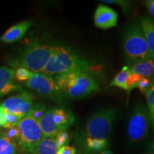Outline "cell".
I'll use <instances>...</instances> for the list:
<instances>
[{
	"label": "cell",
	"instance_id": "21",
	"mask_svg": "<svg viewBox=\"0 0 154 154\" xmlns=\"http://www.w3.org/2000/svg\"><path fill=\"white\" fill-rule=\"evenodd\" d=\"M4 135L8 139L11 140L13 143L19 145L21 140V131L18 126L11 127L9 128H5V130L2 131Z\"/></svg>",
	"mask_w": 154,
	"mask_h": 154
},
{
	"label": "cell",
	"instance_id": "28",
	"mask_svg": "<svg viewBox=\"0 0 154 154\" xmlns=\"http://www.w3.org/2000/svg\"><path fill=\"white\" fill-rule=\"evenodd\" d=\"M153 83V81L150 80L149 79L142 77L139 80V82L137 83V84H136V88H138L140 92H142V93H143L146 95V94L149 91V90L151 88Z\"/></svg>",
	"mask_w": 154,
	"mask_h": 154
},
{
	"label": "cell",
	"instance_id": "31",
	"mask_svg": "<svg viewBox=\"0 0 154 154\" xmlns=\"http://www.w3.org/2000/svg\"><path fill=\"white\" fill-rule=\"evenodd\" d=\"M145 5L150 14L154 17V0H148L145 2Z\"/></svg>",
	"mask_w": 154,
	"mask_h": 154
},
{
	"label": "cell",
	"instance_id": "15",
	"mask_svg": "<svg viewBox=\"0 0 154 154\" xmlns=\"http://www.w3.org/2000/svg\"><path fill=\"white\" fill-rule=\"evenodd\" d=\"M128 66L131 73L154 82V59H150L149 60L134 63L128 65Z\"/></svg>",
	"mask_w": 154,
	"mask_h": 154
},
{
	"label": "cell",
	"instance_id": "1",
	"mask_svg": "<svg viewBox=\"0 0 154 154\" xmlns=\"http://www.w3.org/2000/svg\"><path fill=\"white\" fill-rule=\"evenodd\" d=\"M116 118L113 108L96 111L77 129L74 137L76 154H100L106 151L109 138Z\"/></svg>",
	"mask_w": 154,
	"mask_h": 154
},
{
	"label": "cell",
	"instance_id": "4",
	"mask_svg": "<svg viewBox=\"0 0 154 154\" xmlns=\"http://www.w3.org/2000/svg\"><path fill=\"white\" fill-rule=\"evenodd\" d=\"M53 47L39 39H32L12 60L11 65L17 69L25 68L33 73H43L51 57Z\"/></svg>",
	"mask_w": 154,
	"mask_h": 154
},
{
	"label": "cell",
	"instance_id": "19",
	"mask_svg": "<svg viewBox=\"0 0 154 154\" xmlns=\"http://www.w3.org/2000/svg\"><path fill=\"white\" fill-rule=\"evenodd\" d=\"M131 73V72L129 67L128 66H124L119 73L116 74L109 86H116V87L121 88L125 91H127V80H128Z\"/></svg>",
	"mask_w": 154,
	"mask_h": 154
},
{
	"label": "cell",
	"instance_id": "35",
	"mask_svg": "<svg viewBox=\"0 0 154 154\" xmlns=\"http://www.w3.org/2000/svg\"><path fill=\"white\" fill-rule=\"evenodd\" d=\"M153 150H154V143H153Z\"/></svg>",
	"mask_w": 154,
	"mask_h": 154
},
{
	"label": "cell",
	"instance_id": "27",
	"mask_svg": "<svg viewBox=\"0 0 154 154\" xmlns=\"http://www.w3.org/2000/svg\"><path fill=\"white\" fill-rule=\"evenodd\" d=\"M102 3L106 4H113V5H117L120 6L123 11L126 13L127 11H129L131 8V2L128 1H124V0H102L101 1Z\"/></svg>",
	"mask_w": 154,
	"mask_h": 154
},
{
	"label": "cell",
	"instance_id": "12",
	"mask_svg": "<svg viewBox=\"0 0 154 154\" xmlns=\"http://www.w3.org/2000/svg\"><path fill=\"white\" fill-rule=\"evenodd\" d=\"M32 22L26 20L17 23L6 31V32L0 37V41L5 44H11L21 39L32 26Z\"/></svg>",
	"mask_w": 154,
	"mask_h": 154
},
{
	"label": "cell",
	"instance_id": "5",
	"mask_svg": "<svg viewBox=\"0 0 154 154\" xmlns=\"http://www.w3.org/2000/svg\"><path fill=\"white\" fill-rule=\"evenodd\" d=\"M123 50L128 65L151 59L145 36L137 24L131 25L125 32Z\"/></svg>",
	"mask_w": 154,
	"mask_h": 154
},
{
	"label": "cell",
	"instance_id": "8",
	"mask_svg": "<svg viewBox=\"0 0 154 154\" xmlns=\"http://www.w3.org/2000/svg\"><path fill=\"white\" fill-rule=\"evenodd\" d=\"M150 113L143 105L136 106L128 119L127 135L134 143H138L145 139L149 128Z\"/></svg>",
	"mask_w": 154,
	"mask_h": 154
},
{
	"label": "cell",
	"instance_id": "14",
	"mask_svg": "<svg viewBox=\"0 0 154 154\" xmlns=\"http://www.w3.org/2000/svg\"><path fill=\"white\" fill-rule=\"evenodd\" d=\"M55 107L50 108L39 121L42 131L45 138H55L59 134V130L54 119V113Z\"/></svg>",
	"mask_w": 154,
	"mask_h": 154
},
{
	"label": "cell",
	"instance_id": "20",
	"mask_svg": "<svg viewBox=\"0 0 154 154\" xmlns=\"http://www.w3.org/2000/svg\"><path fill=\"white\" fill-rule=\"evenodd\" d=\"M48 109L46 107V106L43 103H35L32 106V109L29 111V112L26 116L30 117V118L34 119L39 122L43 118L44 116L47 113Z\"/></svg>",
	"mask_w": 154,
	"mask_h": 154
},
{
	"label": "cell",
	"instance_id": "22",
	"mask_svg": "<svg viewBox=\"0 0 154 154\" xmlns=\"http://www.w3.org/2000/svg\"><path fill=\"white\" fill-rule=\"evenodd\" d=\"M33 74V72L22 67L17 68L16 71H14V78L19 82H27Z\"/></svg>",
	"mask_w": 154,
	"mask_h": 154
},
{
	"label": "cell",
	"instance_id": "10",
	"mask_svg": "<svg viewBox=\"0 0 154 154\" xmlns=\"http://www.w3.org/2000/svg\"><path fill=\"white\" fill-rule=\"evenodd\" d=\"M94 22L96 27L102 29L115 27L118 22V14L111 7L100 4L94 13Z\"/></svg>",
	"mask_w": 154,
	"mask_h": 154
},
{
	"label": "cell",
	"instance_id": "23",
	"mask_svg": "<svg viewBox=\"0 0 154 154\" xmlns=\"http://www.w3.org/2000/svg\"><path fill=\"white\" fill-rule=\"evenodd\" d=\"M55 138L56 141H57V148L59 150L63 146H67L66 144L69 143V140H70V136H69V134L67 131H61L59 132Z\"/></svg>",
	"mask_w": 154,
	"mask_h": 154
},
{
	"label": "cell",
	"instance_id": "6",
	"mask_svg": "<svg viewBox=\"0 0 154 154\" xmlns=\"http://www.w3.org/2000/svg\"><path fill=\"white\" fill-rule=\"evenodd\" d=\"M21 131V140L19 147L22 154H36L38 144L44 139L39 123L37 121L25 116L18 124Z\"/></svg>",
	"mask_w": 154,
	"mask_h": 154
},
{
	"label": "cell",
	"instance_id": "11",
	"mask_svg": "<svg viewBox=\"0 0 154 154\" xmlns=\"http://www.w3.org/2000/svg\"><path fill=\"white\" fill-rule=\"evenodd\" d=\"M14 70L7 66L0 67V99L13 91H22L20 86L14 84Z\"/></svg>",
	"mask_w": 154,
	"mask_h": 154
},
{
	"label": "cell",
	"instance_id": "30",
	"mask_svg": "<svg viewBox=\"0 0 154 154\" xmlns=\"http://www.w3.org/2000/svg\"><path fill=\"white\" fill-rule=\"evenodd\" d=\"M6 110L0 105V128H5L6 126Z\"/></svg>",
	"mask_w": 154,
	"mask_h": 154
},
{
	"label": "cell",
	"instance_id": "32",
	"mask_svg": "<svg viewBox=\"0 0 154 154\" xmlns=\"http://www.w3.org/2000/svg\"><path fill=\"white\" fill-rule=\"evenodd\" d=\"M100 154H113L112 152L111 151H103V153H100Z\"/></svg>",
	"mask_w": 154,
	"mask_h": 154
},
{
	"label": "cell",
	"instance_id": "25",
	"mask_svg": "<svg viewBox=\"0 0 154 154\" xmlns=\"http://www.w3.org/2000/svg\"><path fill=\"white\" fill-rule=\"evenodd\" d=\"M148 109L150 113V118L154 115V82L146 94Z\"/></svg>",
	"mask_w": 154,
	"mask_h": 154
},
{
	"label": "cell",
	"instance_id": "17",
	"mask_svg": "<svg viewBox=\"0 0 154 154\" xmlns=\"http://www.w3.org/2000/svg\"><path fill=\"white\" fill-rule=\"evenodd\" d=\"M59 151L55 138H44L38 144L36 154H57Z\"/></svg>",
	"mask_w": 154,
	"mask_h": 154
},
{
	"label": "cell",
	"instance_id": "13",
	"mask_svg": "<svg viewBox=\"0 0 154 154\" xmlns=\"http://www.w3.org/2000/svg\"><path fill=\"white\" fill-rule=\"evenodd\" d=\"M54 119L59 131H67L76 121V116L72 111L63 108L55 107Z\"/></svg>",
	"mask_w": 154,
	"mask_h": 154
},
{
	"label": "cell",
	"instance_id": "24",
	"mask_svg": "<svg viewBox=\"0 0 154 154\" xmlns=\"http://www.w3.org/2000/svg\"><path fill=\"white\" fill-rule=\"evenodd\" d=\"M23 118L19 116L13 114L8 111L6 112V126L5 128H9L11 127L17 126Z\"/></svg>",
	"mask_w": 154,
	"mask_h": 154
},
{
	"label": "cell",
	"instance_id": "18",
	"mask_svg": "<svg viewBox=\"0 0 154 154\" xmlns=\"http://www.w3.org/2000/svg\"><path fill=\"white\" fill-rule=\"evenodd\" d=\"M0 154H21L17 144L11 142L0 131Z\"/></svg>",
	"mask_w": 154,
	"mask_h": 154
},
{
	"label": "cell",
	"instance_id": "29",
	"mask_svg": "<svg viewBox=\"0 0 154 154\" xmlns=\"http://www.w3.org/2000/svg\"><path fill=\"white\" fill-rule=\"evenodd\" d=\"M60 154H76V149L74 146H65L59 150Z\"/></svg>",
	"mask_w": 154,
	"mask_h": 154
},
{
	"label": "cell",
	"instance_id": "33",
	"mask_svg": "<svg viewBox=\"0 0 154 154\" xmlns=\"http://www.w3.org/2000/svg\"><path fill=\"white\" fill-rule=\"evenodd\" d=\"M151 120L152 124H153V128H154V115L152 117H151Z\"/></svg>",
	"mask_w": 154,
	"mask_h": 154
},
{
	"label": "cell",
	"instance_id": "3",
	"mask_svg": "<svg viewBox=\"0 0 154 154\" xmlns=\"http://www.w3.org/2000/svg\"><path fill=\"white\" fill-rule=\"evenodd\" d=\"M93 64L69 48L54 46L51 55L43 74L58 75L70 72H85L92 74Z\"/></svg>",
	"mask_w": 154,
	"mask_h": 154
},
{
	"label": "cell",
	"instance_id": "36",
	"mask_svg": "<svg viewBox=\"0 0 154 154\" xmlns=\"http://www.w3.org/2000/svg\"><path fill=\"white\" fill-rule=\"evenodd\" d=\"M152 154H154V153H152Z\"/></svg>",
	"mask_w": 154,
	"mask_h": 154
},
{
	"label": "cell",
	"instance_id": "7",
	"mask_svg": "<svg viewBox=\"0 0 154 154\" xmlns=\"http://www.w3.org/2000/svg\"><path fill=\"white\" fill-rule=\"evenodd\" d=\"M24 85L57 103L61 104L66 101L59 91L54 78L49 75L43 73H34L29 79L24 82Z\"/></svg>",
	"mask_w": 154,
	"mask_h": 154
},
{
	"label": "cell",
	"instance_id": "34",
	"mask_svg": "<svg viewBox=\"0 0 154 154\" xmlns=\"http://www.w3.org/2000/svg\"><path fill=\"white\" fill-rule=\"evenodd\" d=\"M57 154H60V153H59V151H58V153H57Z\"/></svg>",
	"mask_w": 154,
	"mask_h": 154
},
{
	"label": "cell",
	"instance_id": "2",
	"mask_svg": "<svg viewBox=\"0 0 154 154\" xmlns=\"http://www.w3.org/2000/svg\"><path fill=\"white\" fill-rule=\"evenodd\" d=\"M54 79L65 101L84 99L100 89L93 75L85 72L63 73L56 75Z\"/></svg>",
	"mask_w": 154,
	"mask_h": 154
},
{
	"label": "cell",
	"instance_id": "16",
	"mask_svg": "<svg viewBox=\"0 0 154 154\" xmlns=\"http://www.w3.org/2000/svg\"><path fill=\"white\" fill-rule=\"evenodd\" d=\"M140 27L147 42L150 56L154 59V20L149 17H143L140 20Z\"/></svg>",
	"mask_w": 154,
	"mask_h": 154
},
{
	"label": "cell",
	"instance_id": "9",
	"mask_svg": "<svg viewBox=\"0 0 154 154\" xmlns=\"http://www.w3.org/2000/svg\"><path fill=\"white\" fill-rule=\"evenodd\" d=\"M34 97L29 91H24L17 96H13L0 103L6 111L22 118L26 116L34 104Z\"/></svg>",
	"mask_w": 154,
	"mask_h": 154
},
{
	"label": "cell",
	"instance_id": "26",
	"mask_svg": "<svg viewBox=\"0 0 154 154\" xmlns=\"http://www.w3.org/2000/svg\"><path fill=\"white\" fill-rule=\"evenodd\" d=\"M142 78V76H140V75L134 74V73H131V74L128 76V80H127V93L128 95L131 93V91H132L134 88H136V84L139 82V80Z\"/></svg>",
	"mask_w": 154,
	"mask_h": 154
}]
</instances>
